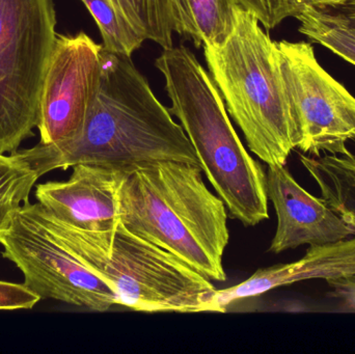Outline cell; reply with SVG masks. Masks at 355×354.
<instances>
[{
	"label": "cell",
	"instance_id": "cell-10",
	"mask_svg": "<svg viewBox=\"0 0 355 354\" xmlns=\"http://www.w3.org/2000/svg\"><path fill=\"white\" fill-rule=\"evenodd\" d=\"M266 176L267 195L277 216L270 253L331 245L355 236L354 228L322 197L302 188L285 166H268Z\"/></svg>",
	"mask_w": 355,
	"mask_h": 354
},
{
	"label": "cell",
	"instance_id": "cell-22",
	"mask_svg": "<svg viewBox=\"0 0 355 354\" xmlns=\"http://www.w3.org/2000/svg\"><path fill=\"white\" fill-rule=\"evenodd\" d=\"M336 10H338V14L347 23L348 26L355 31V0H348Z\"/></svg>",
	"mask_w": 355,
	"mask_h": 354
},
{
	"label": "cell",
	"instance_id": "cell-8",
	"mask_svg": "<svg viewBox=\"0 0 355 354\" xmlns=\"http://www.w3.org/2000/svg\"><path fill=\"white\" fill-rule=\"evenodd\" d=\"M279 68L295 118L297 149L319 157L348 155L355 141V98L319 64L306 42H277Z\"/></svg>",
	"mask_w": 355,
	"mask_h": 354
},
{
	"label": "cell",
	"instance_id": "cell-3",
	"mask_svg": "<svg viewBox=\"0 0 355 354\" xmlns=\"http://www.w3.org/2000/svg\"><path fill=\"white\" fill-rule=\"evenodd\" d=\"M155 67L166 81L168 109L229 215L246 227L268 220L266 172L244 148L208 71L185 46L164 49Z\"/></svg>",
	"mask_w": 355,
	"mask_h": 354
},
{
	"label": "cell",
	"instance_id": "cell-18",
	"mask_svg": "<svg viewBox=\"0 0 355 354\" xmlns=\"http://www.w3.org/2000/svg\"><path fill=\"white\" fill-rule=\"evenodd\" d=\"M146 41L170 49L176 33L168 0H114Z\"/></svg>",
	"mask_w": 355,
	"mask_h": 354
},
{
	"label": "cell",
	"instance_id": "cell-16",
	"mask_svg": "<svg viewBox=\"0 0 355 354\" xmlns=\"http://www.w3.org/2000/svg\"><path fill=\"white\" fill-rule=\"evenodd\" d=\"M97 23L102 49L131 56L146 41L114 0H81Z\"/></svg>",
	"mask_w": 355,
	"mask_h": 354
},
{
	"label": "cell",
	"instance_id": "cell-23",
	"mask_svg": "<svg viewBox=\"0 0 355 354\" xmlns=\"http://www.w3.org/2000/svg\"><path fill=\"white\" fill-rule=\"evenodd\" d=\"M168 6H170L171 12H172L173 19H174L175 29L176 33L179 31V20H178V15L176 10V6H175L174 0H168Z\"/></svg>",
	"mask_w": 355,
	"mask_h": 354
},
{
	"label": "cell",
	"instance_id": "cell-14",
	"mask_svg": "<svg viewBox=\"0 0 355 354\" xmlns=\"http://www.w3.org/2000/svg\"><path fill=\"white\" fill-rule=\"evenodd\" d=\"M179 33L198 47L219 45L227 39L239 8L235 0H174Z\"/></svg>",
	"mask_w": 355,
	"mask_h": 354
},
{
	"label": "cell",
	"instance_id": "cell-20",
	"mask_svg": "<svg viewBox=\"0 0 355 354\" xmlns=\"http://www.w3.org/2000/svg\"><path fill=\"white\" fill-rule=\"evenodd\" d=\"M41 297L24 284L0 281V311L33 309Z\"/></svg>",
	"mask_w": 355,
	"mask_h": 354
},
{
	"label": "cell",
	"instance_id": "cell-1",
	"mask_svg": "<svg viewBox=\"0 0 355 354\" xmlns=\"http://www.w3.org/2000/svg\"><path fill=\"white\" fill-rule=\"evenodd\" d=\"M15 153L40 178L78 164L132 168L175 160L200 166L183 127L156 97L131 56L103 49L97 95L78 134Z\"/></svg>",
	"mask_w": 355,
	"mask_h": 354
},
{
	"label": "cell",
	"instance_id": "cell-15",
	"mask_svg": "<svg viewBox=\"0 0 355 354\" xmlns=\"http://www.w3.org/2000/svg\"><path fill=\"white\" fill-rule=\"evenodd\" d=\"M40 177L16 153L0 155V237L10 229Z\"/></svg>",
	"mask_w": 355,
	"mask_h": 354
},
{
	"label": "cell",
	"instance_id": "cell-21",
	"mask_svg": "<svg viewBox=\"0 0 355 354\" xmlns=\"http://www.w3.org/2000/svg\"><path fill=\"white\" fill-rule=\"evenodd\" d=\"M327 284L331 288L329 297L337 301V312L355 313V276L329 281Z\"/></svg>",
	"mask_w": 355,
	"mask_h": 354
},
{
	"label": "cell",
	"instance_id": "cell-5",
	"mask_svg": "<svg viewBox=\"0 0 355 354\" xmlns=\"http://www.w3.org/2000/svg\"><path fill=\"white\" fill-rule=\"evenodd\" d=\"M44 214L72 253L116 294V306L144 313H207L215 287L206 276L119 220L105 231L64 224Z\"/></svg>",
	"mask_w": 355,
	"mask_h": 354
},
{
	"label": "cell",
	"instance_id": "cell-13",
	"mask_svg": "<svg viewBox=\"0 0 355 354\" xmlns=\"http://www.w3.org/2000/svg\"><path fill=\"white\" fill-rule=\"evenodd\" d=\"M306 172L320 189L321 197L342 216L355 232V157L300 155Z\"/></svg>",
	"mask_w": 355,
	"mask_h": 354
},
{
	"label": "cell",
	"instance_id": "cell-19",
	"mask_svg": "<svg viewBox=\"0 0 355 354\" xmlns=\"http://www.w3.org/2000/svg\"><path fill=\"white\" fill-rule=\"evenodd\" d=\"M254 15L264 28L273 29L287 18H297L308 8H338L348 0H235Z\"/></svg>",
	"mask_w": 355,
	"mask_h": 354
},
{
	"label": "cell",
	"instance_id": "cell-17",
	"mask_svg": "<svg viewBox=\"0 0 355 354\" xmlns=\"http://www.w3.org/2000/svg\"><path fill=\"white\" fill-rule=\"evenodd\" d=\"M300 31L355 66V31L337 12L310 8L297 17Z\"/></svg>",
	"mask_w": 355,
	"mask_h": 354
},
{
	"label": "cell",
	"instance_id": "cell-2",
	"mask_svg": "<svg viewBox=\"0 0 355 354\" xmlns=\"http://www.w3.org/2000/svg\"><path fill=\"white\" fill-rule=\"evenodd\" d=\"M202 168L175 160L129 168L118 193L119 220L214 282H225L227 211L202 180Z\"/></svg>",
	"mask_w": 355,
	"mask_h": 354
},
{
	"label": "cell",
	"instance_id": "cell-11",
	"mask_svg": "<svg viewBox=\"0 0 355 354\" xmlns=\"http://www.w3.org/2000/svg\"><path fill=\"white\" fill-rule=\"evenodd\" d=\"M130 168L78 164L62 182L37 185L35 197L50 214L69 226L105 231L119 220L118 193Z\"/></svg>",
	"mask_w": 355,
	"mask_h": 354
},
{
	"label": "cell",
	"instance_id": "cell-7",
	"mask_svg": "<svg viewBox=\"0 0 355 354\" xmlns=\"http://www.w3.org/2000/svg\"><path fill=\"white\" fill-rule=\"evenodd\" d=\"M2 256L22 272L23 284L41 299L93 312L116 305V294L60 238L40 203H27L0 237Z\"/></svg>",
	"mask_w": 355,
	"mask_h": 354
},
{
	"label": "cell",
	"instance_id": "cell-6",
	"mask_svg": "<svg viewBox=\"0 0 355 354\" xmlns=\"http://www.w3.org/2000/svg\"><path fill=\"white\" fill-rule=\"evenodd\" d=\"M55 26L52 0H0V155L33 136Z\"/></svg>",
	"mask_w": 355,
	"mask_h": 354
},
{
	"label": "cell",
	"instance_id": "cell-4",
	"mask_svg": "<svg viewBox=\"0 0 355 354\" xmlns=\"http://www.w3.org/2000/svg\"><path fill=\"white\" fill-rule=\"evenodd\" d=\"M204 50L209 74L250 151L267 166H286L302 137L284 85L277 42L239 6L231 35Z\"/></svg>",
	"mask_w": 355,
	"mask_h": 354
},
{
	"label": "cell",
	"instance_id": "cell-9",
	"mask_svg": "<svg viewBox=\"0 0 355 354\" xmlns=\"http://www.w3.org/2000/svg\"><path fill=\"white\" fill-rule=\"evenodd\" d=\"M101 62L102 45L87 33L58 35L40 99L41 143L78 134L97 95Z\"/></svg>",
	"mask_w": 355,
	"mask_h": 354
},
{
	"label": "cell",
	"instance_id": "cell-12",
	"mask_svg": "<svg viewBox=\"0 0 355 354\" xmlns=\"http://www.w3.org/2000/svg\"><path fill=\"white\" fill-rule=\"evenodd\" d=\"M355 276V236L310 247L304 257L292 263L258 269L236 286L215 290L207 313H225L236 301L260 297L279 287L308 280H341Z\"/></svg>",
	"mask_w": 355,
	"mask_h": 354
}]
</instances>
